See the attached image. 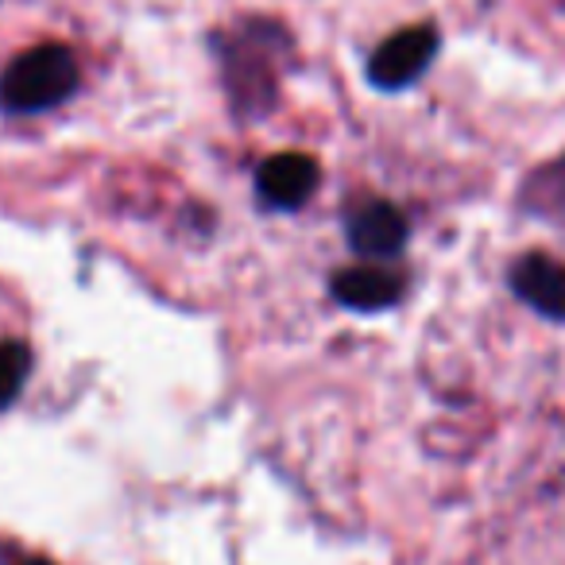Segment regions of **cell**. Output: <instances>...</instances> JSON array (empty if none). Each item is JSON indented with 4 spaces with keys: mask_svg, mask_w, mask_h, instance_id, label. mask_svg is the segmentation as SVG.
Masks as SVG:
<instances>
[{
    "mask_svg": "<svg viewBox=\"0 0 565 565\" xmlns=\"http://www.w3.org/2000/svg\"><path fill=\"white\" fill-rule=\"evenodd\" d=\"M78 86V63L58 43H43L20 55L0 74V105L9 113H43L66 102Z\"/></svg>",
    "mask_w": 565,
    "mask_h": 565,
    "instance_id": "6da1fadb",
    "label": "cell"
},
{
    "mask_svg": "<svg viewBox=\"0 0 565 565\" xmlns=\"http://www.w3.org/2000/svg\"><path fill=\"white\" fill-rule=\"evenodd\" d=\"M256 186L267 205L299 210L302 202H310V194L318 186V163L310 156H302V151H279V156H271L259 167Z\"/></svg>",
    "mask_w": 565,
    "mask_h": 565,
    "instance_id": "3957f363",
    "label": "cell"
},
{
    "mask_svg": "<svg viewBox=\"0 0 565 565\" xmlns=\"http://www.w3.org/2000/svg\"><path fill=\"white\" fill-rule=\"evenodd\" d=\"M434 55H438V32L430 24L403 28L372 51L369 78L376 89H407L411 82L423 78Z\"/></svg>",
    "mask_w": 565,
    "mask_h": 565,
    "instance_id": "7a4b0ae2",
    "label": "cell"
},
{
    "mask_svg": "<svg viewBox=\"0 0 565 565\" xmlns=\"http://www.w3.org/2000/svg\"><path fill=\"white\" fill-rule=\"evenodd\" d=\"M32 372V353L24 341H0V407H9Z\"/></svg>",
    "mask_w": 565,
    "mask_h": 565,
    "instance_id": "52a82bcc",
    "label": "cell"
},
{
    "mask_svg": "<svg viewBox=\"0 0 565 565\" xmlns=\"http://www.w3.org/2000/svg\"><path fill=\"white\" fill-rule=\"evenodd\" d=\"M511 287L542 318H565V264L539 256V252L523 256L511 267Z\"/></svg>",
    "mask_w": 565,
    "mask_h": 565,
    "instance_id": "277c9868",
    "label": "cell"
},
{
    "mask_svg": "<svg viewBox=\"0 0 565 565\" xmlns=\"http://www.w3.org/2000/svg\"><path fill=\"white\" fill-rule=\"evenodd\" d=\"M349 244L369 259L399 256L403 244H407V221H403V213L395 205L372 202L349 217Z\"/></svg>",
    "mask_w": 565,
    "mask_h": 565,
    "instance_id": "5b68a950",
    "label": "cell"
},
{
    "mask_svg": "<svg viewBox=\"0 0 565 565\" xmlns=\"http://www.w3.org/2000/svg\"><path fill=\"white\" fill-rule=\"evenodd\" d=\"M17 565H51V562H43V557H24V562H17Z\"/></svg>",
    "mask_w": 565,
    "mask_h": 565,
    "instance_id": "ba28073f",
    "label": "cell"
},
{
    "mask_svg": "<svg viewBox=\"0 0 565 565\" xmlns=\"http://www.w3.org/2000/svg\"><path fill=\"white\" fill-rule=\"evenodd\" d=\"M403 295L399 275L384 267H345L333 275V299L349 310H384L395 307Z\"/></svg>",
    "mask_w": 565,
    "mask_h": 565,
    "instance_id": "8992f818",
    "label": "cell"
}]
</instances>
